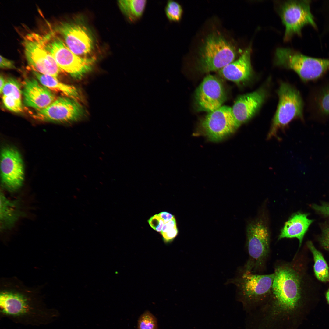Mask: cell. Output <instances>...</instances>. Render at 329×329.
I'll return each mask as SVG.
<instances>
[{
  "label": "cell",
  "instance_id": "obj_18",
  "mask_svg": "<svg viewBox=\"0 0 329 329\" xmlns=\"http://www.w3.org/2000/svg\"><path fill=\"white\" fill-rule=\"evenodd\" d=\"M250 47L247 48L239 58L218 71L224 78L236 83L246 82L251 78L252 69Z\"/></svg>",
  "mask_w": 329,
  "mask_h": 329
},
{
  "label": "cell",
  "instance_id": "obj_14",
  "mask_svg": "<svg viewBox=\"0 0 329 329\" xmlns=\"http://www.w3.org/2000/svg\"><path fill=\"white\" fill-rule=\"evenodd\" d=\"M0 170L2 182L8 190L19 189L24 179L23 161L19 152L10 146L3 147L1 152Z\"/></svg>",
  "mask_w": 329,
  "mask_h": 329
},
{
  "label": "cell",
  "instance_id": "obj_3",
  "mask_svg": "<svg viewBox=\"0 0 329 329\" xmlns=\"http://www.w3.org/2000/svg\"><path fill=\"white\" fill-rule=\"evenodd\" d=\"M236 47L219 32L214 31L205 38L199 49L198 69L203 73L218 71L234 61Z\"/></svg>",
  "mask_w": 329,
  "mask_h": 329
},
{
  "label": "cell",
  "instance_id": "obj_24",
  "mask_svg": "<svg viewBox=\"0 0 329 329\" xmlns=\"http://www.w3.org/2000/svg\"><path fill=\"white\" fill-rule=\"evenodd\" d=\"M166 16L170 22H178L181 19L183 9L181 5L173 0L168 1L165 7Z\"/></svg>",
  "mask_w": 329,
  "mask_h": 329
},
{
  "label": "cell",
  "instance_id": "obj_37",
  "mask_svg": "<svg viewBox=\"0 0 329 329\" xmlns=\"http://www.w3.org/2000/svg\"><path fill=\"white\" fill-rule=\"evenodd\" d=\"M327 300L329 304V289L328 290L326 295Z\"/></svg>",
  "mask_w": 329,
  "mask_h": 329
},
{
  "label": "cell",
  "instance_id": "obj_4",
  "mask_svg": "<svg viewBox=\"0 0 329 329\" xmlns=\"http://www.w3.org/2000/svg\"><path fill=\"white\" fill-rule=\"evenodd\" d=\"M274 274L254 273L243 266L230 282L236 286L240 300L245 305H253L266 302L268 299Z\"/></svg>",
  "mask_w": 329,
  "mask_h": 329
},
{
  "label": "cell",
  "instance_id": "obj_20",
  "mask_svg": "<svg viewBox=\"0 0 329 329\" xmlns=\"http://www.w3.org/2000/svg\"><path fill=\"white\" fill-rule=\"evenodd\" d=\"M33 72L41 83L48 89L62 93L68 97L75 99L79 98V91L73 86L62 83L52 76L34 70Z\"/></svg>",
  "mask_w": 329,
  "mask_h": 329
},
{
  "label": "cell",
  "instance_id": "obj_26",
  "mask_svg": "<svg viewBox=\"0 0 329 329\" xmlns=\"http://www.w3.org/2000/svg\"><path fill=\"white\" fill-rule=\"evenodd\" d=\"M157 324L155 317L150 312H144L140 317L137 324L138 329H157Z\"/></svg>",
  "mask_w": 329,
  "mask_h": 329
},
{
  "label": "cell",
  "instance_id": "obj_32",
  "mask_svg": "<svg viewBox=\"0 0 329 329\" xmlns=\"http://www.w3.org/2000/svg\"><path fill=\"white\" fill-rule=\"evenodd\" d=\"M312 208L317 212L325 216H329V203H323L321 205L313 204Z\"/></svg>",
  "mask_w": 329,
  "mask_h": 329
},
{
  "label": "cell",
  "instance_id": "obj_13",
  "mask_svg": "<svg viewBox=\"0 0 329 329\" xmlns=\"http://www.w3.org/2000/svg\"><path fill=\"white\" fill-rule=\"evenodd\" d=\"M84 113L83 107L75 99L61 97L47 107L37 110L33 117L43 121L68 122L80 119Z\"/></svg>",
  "mask_w": 329,
  "mask_h": 329
},
{
  "label": "cell",
  "instance_id": "obj_30",
  "mask_svg": "<svg viewBox=\"0 0 329 329\" xmlns=\"http://www.w3.org/2000/svg\"><path fill=\"white\" fill-rule=\"evenodd\" d=\"M319 241L321 246L325 249L329 251V227L323 230Z\"/></svg>",
  "mask_w": 329,
  "mask_h": 329
},
{
  "label": "cell",
  "instance_id": "obj_11",
  "mask_svg": "<svg viewBox=\"0 0 329 329\" xmlns=\"http://www.w3.org/2000/svg\"><path fill=\"white\" fill-rule=\"evenodd\" d=\"M201 125L203 134L212 141L222 140L239 127L233 115L231 107L226 105L208 113Z\"/></svg>",
  "mask_w": 329,
  "mask_h": 329
},
{
  "label": "cell",
  "instance_id": "obj_29",
  "mask_svg": "<svg viewBox=\"0 0 329 329\" xmlns=\"http://www.w3.org/2000/svg\"><path fill=\"white\" fill-rule=\"evenodd\" d=\"M148 221L153 229L158 232H161L164 223L158 214H155L151 217Z\"/></svg>",
  "mask_w": 329,
  "mask_h": 329
},
{
  "label": "cell",
  "instance_id": "obj_16",
  "mask_svg": "<svg viewBox=\"0 0 329 329\" xmlns=\"http://www.w3.org/2000/svg\"><path fill=\"white\" fill-rule=\"evenodd\" d=\"M265 90L260 88L239 96L231 107L235 119L239 126L251 119L257 112L266 97Z\"/></svg>",
  "mask_w": 329,
  "mask_h": 329
},
{
  "label": "cell",
  "instance_id": "obj_34",
  "mask_svg": "<svg viewBox=\"0 0 329 329\" xmlns=\"http://www.w3.org/2000/svg\"><path fill=\"white\" fill-rule=\"evenodd\" d=\"M177 227L176 220L175 218L169 222L164 223L163 226L161 234L162 235L172 229Z\"/></svg>",
  "mask_w": 329,
  "mask_h": 329
},
{
  "label": "cell",
  "instance_id": "obj_7",
  "mask_svg": "<svg viewBox=\"0 0 329 329\" xmlns=\"http://www.w3.org/2000/svg\"><path fill=\"white\" fill-rule=\"evenodd\" d=\"M275 61L278 65L294 71L304 81L317 79L329 70V59L309 57L288 48L277 49Z\"/></svg>",
  "mask_w": 329,
  "mask_h": 329
},
{
  "label": "cell",
  "instance_id": "obj_1",
  "mask_svg": "<svg viewBox=\"0 0 329 329\" xmlns=\"http://www.w3.org/2000/svg\"><path fill=\"white\" fill-rule=\"evenodd\" d=\"M274 278L267 303L273 318L288 316L300 304L305 290L302 263L296 254L291 261H277Z\"/></svg>",
  "mask_w": 329,
  "mask_h": 329
},
{
  "label": "cell",
  "instance_id": "obj_6",
  "mask_svg": "<svg viewBox=\"0 0 329 329\" xmlns=\"http://www.w3.org/2000/svg\"><path fill=\"white\" fill-rule=\"evenodd\" d=\"M249 258L244 266L254 273L263 274L270 253V237L265 222L261 219L251 222L247 228Z\"/></svg>",
  "mask_w": 329,
  "mask_h": 329
},
{
  "label": "cell",
  "instance_id": "obj_35",
  "mask_svg": "<svg viewBox=\"0 0 329 329\" xmlns=\"http://www.w3.org/2000/svg\"><path fill=\"white\" fill-rule=\"evenodd\" d=\"M158 214L159 217L163 220L164 224L169 222L175 218L173 215L166 212H161Z\"/></svg>",
  "mask_w": 329,
  "mask_h": 329
},
{
  "label": "cell",
  "instance_id": "obj_21",
  "mask_svg": "<svg viewBox=\"0 0 329 329\" xmlns=\"http://www.w3.org/2000/svg\"><path fill=\"white\" fill-rule=\"evenodd\" d=\"M0 202V219L2 228H10L20 215L18 209V202L16 200H8L3 194H1Z\"/></svg>",
  "mask_w": 329,
  "mask_h": 329
},
{
  "label": "cell",
  "instance_id": "obj_17",
  "mask_svg": "<svg viewBox=\"0 0 329 329\" xmlns=\"http://www.w3.org/2000/svg\"><path fill=\"white\" fill-rule=\"evenodd\" d=\"M22 93L25 105L37 110L47 107L56 100L48 88L33 78L25 80Z\"/></svg>",
  "mask_w": 329,
  "mask_h": 329
},
{
  "label": "cell",
  "instance_id": "obj_27",
  "mask_svg": "<svg viewBox=\"0 0 329 329\" xmlns=\"http://www.w3.org/2000/svg\"><path fill=\"white\" fill-rule=\"evenodd\" d=\"M2 101L5 106L9 110L16 112H19L23 111L21 100L10 98L3 95Z\"/></svg>",
  "mask_w": 329,
  "mask_h": 329
},
{
  "label": "cell",
  "instance_id": "obj_33",
  "mask_svg": "<svg viewBox=\"0 0 329 329\" xmlns=\"http://www.w3.org/2000/svg\"><path fill=\"white\" fill-rule=\"evenodd\" d=\"M0 66L3 69H12L16 68L14 62L0 55Z\"/></svg>",
  "mask_w": 329,
  "mask_h": 329
},
{
  "label": "cell",
  "instance_id": "obj_5",
  "mask_svg": "<svg viewBox=\"0 0 329 329\" xmlns=\"http://www.w3.org/2000/svg\"><path fill=\"white\" fill-rule=\"evenodd\" d=\"M47 48L60 69L75 79L82 78L92 68L93 57H82L73 52L62 39L53 33L43 36Z\"/></svg>",
  "mask_w": 329,
  "mask_h": 329
},
{
  "label": "cell",
  "instance_id": "obj_12",
  "mask_svg": "<svg viewBox=\"0 0 329 329\" xmlns=\"http://www.w3.org/2000/svg\"><path fill=\"white\" fill-rule=\"evenodd\" d=\"M55 30L62 37L69 48L76 55L88 57L94 49V40L87 27L79 22H62Z\"/></svg>",
  "mask_w": 329,
  "mask_h": 329
},
{
  "label": "cell",
  "instance_id": "obj_28",
  "mask_svg": "<svg viewBox=\"0 0 329 329\" xmlns=\"http://www.w3.org/2000/svg\"><path fill=\"white\" fill-rule=\"evenodd\" d=\"M318 105L323 113L326 115H329V89L320 97Z\"/></svg>",
  "mask_w": 329,
  "mask_h": 329
},
{
  "label": "cell",
  "instance_id": "obj_36",
  "mask_svg": "<svg viewBox=\"0 0 329 329\" xmlns=\"http://www.w3.org/2000/svg\"><path fill=\"white\" fill-rule=\"evenodd\" d=\"M0 92L1 94L2 93V90L5 83V80L2 75H1L0 76Z\"/></svg>",
  "mask_w": 329,
  "mask_h": 329
},
{
  "label": "cell",
  "instance_id": "obj_23",
  "mask_svg": "<svg viewBox=\"0 0 329 329\" xmlns=\"http://www.w3.org/2000/svg\"><path fill=\"white\" fill-rule=\"evenodd\" d=\"M307 245L313 254L314 261V269L317 278L322 282L329 281V268L322 254L316 249L311 241H308Z\"/></svg>",
  "mask_w": 329,
  "mask_h": 329
},
{
  "label": "cell",
  "instance_id": "obj_9",
  "mask_svg": "<svg viewBox=\"0 0 329 329\" xmlns=\"http://www.w3.org/2000/svg\"><path fill=\"white\" fill-rule=\"evenodd\" d=\"M23 44L27 62L33 70L57 79L61 69L47 48L43 36L34 32L27 34Z\"/></svg>",
  "mask_w": 329,
  "mask_h": 329
},
{
  "label": "cell",
  "instance_id": "obj_31",
  "mask_svg": "<svg viewBox=\"0 0 329 329\" xmlns=\"http://www.w3.org/2000/svg\"><path fill=\"white\" fill-rule=\"evenodd\" d=\"M178 230L177 227L175 228L162 235L164 242L168 243L172 242L177 235Z\"/></svg>",
  "mask_w": 329,
  "mask_h": 329
},
{
  "label": "cell",
  "instance_id": "obj_8",
  "mask_svg": "<svg viewBox=\"0 0 329 329\" xmlns=\"http://www.w3.org/2000/svg\"><path fill=\"white\" fill-rule=\"evenodd\" d=\"M279 101L267 139L277 137L279 129H283L292 120L302 118L303 104L299 92L287 83H282L278 90Z\"/></svg>",
  "mask_w": 329,
  "mask_h": 329
},
{
  "label": "cell",
  "instance_id": "obj_22",
  "mask_svg": "<svg viewBox=\"0 0 329 329\" xmlns=\"http://www.w3.org/2000/svg\"><path fill=\"white\" fill-rule=\"evenodd\" d=\"M147 3L146 0H121L118 2L122 12L130 22L133 23L141 18Z\"/></svg>",
  "mask_w": 329,
  "mask_h": 329
},
{
  "label": "cell",
  "instance_id": "obj_19",
  "mask_svg": "<svg viewBox=\"0 0 329 329\" xmlns=\"http://www.w3.org/2000/svg\"><path fill=\"white\" fill-rule=\"evenodd\" d=\"M313 220L308 218L307 214L300 213L292 215L285 223L278 239L296 238L299 241V248L304 235Z\"/></svg>",
  "mask_w": 329,
  "mask_h": 329
},
{
  "label": "cell",
  "instance_id": "obj_15",
  "mask_svg": "<svg viewBox=\"0 0 329 329\" xmlns=\"http://www.w3.org/2000/svg\"><path fill=\"white\" fill-rule=\"evenodd\" d=\"M195 96L198 109L208 113L222 106L226 98L221 82L211 74L203 79L196 90Z\"/></svg>",
  "mask_w": 329,
  "mask_h": 329
},
{
  "label": "cell",
  "instance_id": "obj_25",
  "mask_svg": "<svg viewBox=\"0 0 329 329\" xmlns=\"http://www.w3.org/2000/svg\"><path fill=\"white\" fill-rule=\"evenodd\" d=\"M21 93L19 83L15 79L11 78L5 82L2 92L3 95L19 100H21Z\"/></svg>",
  "mask_w": 329,
  "mask_h": 329
},
{
  "label": "cell",
  "instance_id": "obj_10",
  "mask_svg": "<svg viewBox=\"0 0 329 329\" xmlns=\"http://www.w3.org/2000/svg\"><path fill=\"white\" fill-rule=\"evenodd\" d=\"M309 0H291L284 2L280 10V15L285 27L284 40H289L294 34H300L302 28L316 25L310 9Z\"/></svg>",
  "mask_w": 329,
  "mask_h": 329
},
{
  "label": "cell",
  "instance_id": "obj_2",
  "mask_svg": "<svg viewBox=\"0 0 329 329\" xmlns=\"http://www.w3.org/2000/svg\"><path fill=\"white\" fill-rule=\"evenodd\" d=\"M1 314L16 322L26 324H42L51 322L56 312L40 306L24 294L14 291L1 292Z\"/></svg>",
  "mask_w": 329,
  "mask_h": 329
}]
</instances>
